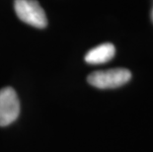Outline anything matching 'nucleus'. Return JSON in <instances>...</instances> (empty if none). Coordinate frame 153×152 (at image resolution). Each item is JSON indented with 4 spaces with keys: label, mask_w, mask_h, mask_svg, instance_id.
I'll return each instance as SVG.
<instances>
[{
    "label": "nucleus",
    "mask_w": 153,
    "mask_h": 152,
    "mask_svg": "<svg viewBox=\"0 0 153 152\" xmlns=\"http://www.w3.org/2000/svg\"><path fill=\"white\" fill-rule=\"evenodd\" d=\"M131 78V71L125 68L94 71L88 76L87 81L99 89H112L125 85Z\"/></svg>",
    "instance_id": "obj_1"
},
{
    "label": "nucleus",
    "mask_w": 153,
    "mask_h": 152,
    "mask_svg": "<svg viewBox=\"0 0 153 152\" xmlns=\"http://www.w3.org/2000/svg\"><path fill=\"white\" fill-rule=\"evenodd\" d=\"M15 12L23 22L36 28H45L48 19L37 0H15Z\"/></svg>",
    "instance_id": "obj_2"
},
{
    "label": "nucleus",
    "mask_w": 153,
    "mask_h": 152,
    "mask_svg": "<svg viewBox=\"0 0 153 152\" xmlns=\"http://www.w3.org/2000/svg\"><path fill=\"white\" fill-rule=\"evenodd\" d=\"M20 114V102L15 90L4 87L0 90V127H6L17 119Z\"/></svg>",
    "instance_id": "obj_3"
},
{
    "label": "nucleus",
    "mask_w": 153,
    "mask_h": 152,
    "mask_svg": "<svg viewBox=\"0 0 153 152\" xmlns=\"http://www.w3.org/2000/svg\"><path fill=\"white\" fill-rule=\"evenodd\" d=\"M115 53L116 48L113 44H102L88 51L85 56V61L89 64L106 63L113 59Z\"/></svg>",
    "instance_id": "obj_4"
}]
</instances>
